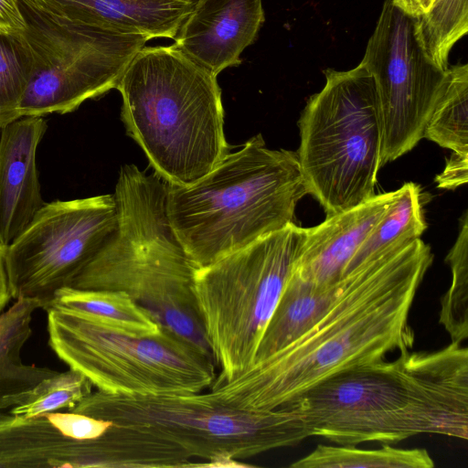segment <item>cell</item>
I'll return each mask as SVG.
<instances>
[{"label": "cell", "mask_w": 468, "mask_h": 468, "mask_svg": "<svg viewBox=\"0 0 468 468\" xmlns=\"http://www.w3.org/2000/svg\"><path fill=\"white\" fill-rule=\"evenodd\" d=\"M116 224L113 194L46 203L6 248L12 299L36 300L47 310Z\"/></svg>", "instance_id": "11"}, {"label": "cell", "mask_w": 468, "mask_h": 468, "mask_svg": "<svg viewBox=\"0 0 468 468\" xmlns=\"http://www.w3.org/2000/svg\"><path fill=\"white\" fill-rule=\"evenodd\" d=\"M116 89L127 133L165 183L192 185L229 153L217 75L175 44L144 46Z\"/></svg>", "instance_id": "4"}, {"label": "cell", "mask_w": 468, "mask_h": 468, "mask_svg": "<svg viewBox=\"0 0 468 468\" xmlns=\"http://www.w3.org/2000/svg\"><path fill=\"white\" fill-rule=\"evenodd\" d=\"M278 409L310 437L339 445L397 443L419 434L468 439V349L410 350L340 372Z\"/></svg>", "instance_id": "2"}, {"label": "cell", "mask_w": 468, "mask_h": 468, "mask_svg": "<svg viewBox=\"0 0 468 468\" xmlns=\"http://www.w3.org/2000/svg\"><path fill=\"white\" fill-rule=\"evenodd\" d=\"M344 285L345 276L336 283L316 285L292 272L260 341L254 363L267 358L309 331L329 311Z\"/></svg>", "instance_id": "17"}, {"label": "cell", "mask_w": 468, "mask_h": 468, "mask_svg": "<svg viewBox=\"0 0 468 468\" xmlns=\"http://www.w3.org/2000/svg\"><path fill=\"white\" fill-rule=\"evenodd\" d=\"M264 21L262 0H196L175 45L218 76L241 63Z\"/></svg>", "instance_id": "13"}, {"label": "cell", "mask_w": 468, "mask_h": 468, "mask_svg": "<svg viewBox=\"0 0 468 468\" xmlns=\"http://www.w3.org/2000/svg\"><path fill=\"white\" fill-rule=\"evenodd\" d=\"M424 138L468 154V65L450 66V78L424 132Z\"/></svg>", "instance_id": "23"}, {"label": "cell", "mask_w": 468, "mask_h": 468, "mask_svg": "<svg viewBox=\"0 0 468 468\" xmlns=\"http://www.w3.org/2000/svg\"><path fill=\"white\" fill-rule=\"evenodd\" d=\"M428 451L401 449L384 444L377 450H362L355 445H318L308 455L295 461L292 468H432Z\"/></svg>", "instance_id": "21"}, {"label": "cell", "mask_w": 468, "mask_h": 468, "mask_svg": "<svg viewBox=\"0 0 468 468\" xmlns=\"http://www.w3.org/2000/svg\"><path fill=\"white\" fill-rule=\"evenodd\" d=\"M446 261L452 271V283L441 299L439 322L451 337L462 344L468 337V211L461 219L458 237Z\"/></svg>", "instance_id": "24"}, {"label": "cell", "mask_w": 468, "mask_h": 468, "mask_svg": "<svg viewBox=\"0 0 468 468\" xmlns=\"http://www.w3.org/2000/svg\"><path fill=\"white\" fill-rule=\"evenodd\" d=\"M434 0H392V3L403 13L414 18L426 13Z\"/></svg>", "instance_id": "29"}, {"label": "cell", "mask_w": 468, "mask_h": 468, "mask_svg": "<svg viewBox=\"0 0 468 468\" xmlns=\"http://www.w3.org/2000/svg\"><path fill=\"white\" fill-rule=\"evenodd\" d=\"M48 308L87 313L134 335H152L163 329L145 310L119 292L63 287L56 292Z\"/></svg>", "instance_id": "20"}, {"label": "cell", "mask_w": 468, "mask_h": 468, "mask_svg": "<svg viewBox=\"0 0 468 468\" xmlns=\"http://www.w3.org/2000/svg\"><path fill=\"white\" fill-rule=\"evenodd\" d=\"M76 23L153 38L175 39L196 0H29Z\"/></svg>", "instance_id": "16"}, {"label": "cell", "mask_w": 468, "mask_h": 468, "mask_svg": "<svg viewBox=\"0 0 468 468\" xmlns=\"http://www.w3.org/2000/svg\"><path fill=\"white\" fill-rule=\"evenodd\" d=\"M48 125L44 117L23 116L0 130V247L28 226L42 199L37 150Z\"/></svg>", "instance_id": "14"}, {"label": "cell", "mask_w": 468, "mask_h": 468, "mask_svg": "<svg viewBox=\"0 0 468 468\" xmlns=\"http://www.w3.org/2000/svg\"><path fill=\"white\" fill-rule=\"evenodd\" d=\"M468 154L453 153L446 160L443 171L435 177L437 186L442 189H455L467 183Z\"/></svg>", "instance_id": "27"}, {"label": "cell", "mask_w": 468, "mask_h": 468, "mask_svg": "<svg viewBox=\"0 0 468 468\" xmlns=\"http://www.w3.org/2000/svg\"><path fill=\"white\" fill-rule=\"evenodd\" d=\"M0 130H1V128H0Z\"/></svg>", "instance_id": "31"}, {"label": "cell", "mask_w": 468, "mask_h": 468, "mask_svg": "<svg viewBox=\"0 0 468 468\" xmlns=\"http://www.w3.org/2000/svg\"><path fill=\"white\" fill-rule=\"evenodd\" d=\"M113 197V229L67 287L123 292L163 328L212 356L194 295L197 267L171 224L166 183L125 165Z\"/></svg>", "instance_id": "3"}, {"label": "cell", "mask_w": 468, "mask_h": 468, "mask_svg": "<svg viewBox=\"0 0 468 468\" xmlns=\"http://www.w3.org/2000/svg\"><path fill=\"white\" fill-rule=\"evenodd\" d=\"M5 249L0 247V314L4 311L10 299H12L5 271Z\"/></svg>", "instance_id": "30"}, {"label": "cell", "mask_w": 468, "mask_h": 468, "mask_svg": "<svg viewBox=\"0 0 468 468\" xmlns=\"http://www.w3.org/2000/svg\"><path fill=\"white\" fill-rule=\"evenodd\" d=\"M37 301L17 299L0 314V410L25 403L34 388L58 371L27 365L21 351L31 335V321Z\"/></svg>", "instance_id": "18"}, {"label": "cell", "mask_w": 468, "mask_h": 468, "mask_svg": "<svg viewBox=\"0 0 468 468\" xmlns=\"http://www.w3.org/2000/svg\"><path fill=\"white\" fill-rule=\"evenodd\" d=\"M91 382L80 372L69 368L43 379L29 399L11 408L9 413L24 419L47 412L72 410L92 391Z\"/></svg>", "instance_id": "26"}, {"label": "cell", "mask_w": 468, "mask_h": 468, "mask_svg": "<svg viewBox=\"0 0 468 468\" xmlns=\"http://www.w3.org/2000/svg\"><path fill=\"white\" fill-rule=\"evenodd\" d=\"M372 75L382 122L381 166L412 150L445 91L441 71L424 57L413 18L385 0L361 62Z\"/></svg>", "instance_id": "12"}, {"label": "cell", "mask_w": 468, "mask_h": 468, "mask_svg": "<svg viewBox=\"0 0 468 468\" xmlns=\"http://www.w3.org/2000/svg\"><path fill=\"white\" fill-rule=\"evenodd\" d=\"M32 68V56L22 34L0 32V128L19 118Z\"/></svg>", "instance_id": "25"}, {"label": "cell", "mask_w": 468, "mask_h": 468, "mask_svg": "<svg viewBox=\"0 0 468 468\" xmlns=\"http://www.w3.org/2000/svg\"><path fill=\"white\" fill-rule=\"evenodd\" d=\"M432 261L420 238L354 269L309 331L234 378H215L209 391L239 408L272 410L340 372L411 349L410 312Z\"/></svg>", "instance_id": "1"}, {"label": "cell", "mask_w": 468, "mask_h": 468, "mask_svg": "<svg viewBox=\"0 0 468 468\" xmlns=\"http://www.w3.org/2000/svg\"><path fill=\"white\" fill-rule=\"evenodd\" d=\"M306 189L296 152L261 134L192 185L166 183L171 224L197 268L294 222Z\"/></svg>", "instance_id": "5"}, {"label": "cell", "mask_w": 468, "mask_h": 468, "mask_svg": "<svg viewBox=\"0 0 468 468\" xmlns=\"http://www.w3.org/2000/svg\"><path fill=\"white\" fill-rule=\"evenodd\" d=\"M306 229L294 222L197 268L194 295L207 341L227 380L254 363L264 330L301 254Z\"/></svg>", "instance_id": "8"}, {"label": "cell", "mask_w": 468, "mask_h": 468, "mask_svg": "<svg viewBox=\"0 0 468 468\" xmlns=\"http://www.w3.org/2000/svg\"><path fill=\"white\" fill-rule=\"evenodd\" d=\"M397 190L378 194L346 210L326 215L307 236L292 273L303 281L328 285L340 282L351 259L383 216Z\"/></svg>", "instance_id": "15"}, {"label": "cell", "mask_w": 468, "mask_h": 468, "mask_svg": "<svg viewBox=\"0 0 468 468\" xmlns=\"http://www.w3.org/2000/svg\"><path fill=\"white\" fill-rule=\"evenodd\" d=\"M26 27L18 0H0V32L10 35L22 34Z\"/></svg>", "instance_id": "28"}, {"label": "cell", "mask_w": 468, "mask_h": 468, "mask_svg": "<svg viewBox=\"0 0 468 468\" xmlns=\"http://www.w3.org/2000/svg\"><path fill=\"white\" fill-rule=\"evenodd\" d=\"M48 345L97 389L127 395L201 392L214 382L213 357L163 328L134 335L87 313L48 308Z\"/></svg>", "instance_id": "9"}, {"label": "cell", "mask_w": 468, "mask_h": 468, "mask_svg": "<svg viewBox=\"0 0 468 468\" xmlns=\"http://www.w3.org/2000/svg\"><path fill=\"white\" fill-rule=\"evenodd\" d=\"M413 31L426 59L447 70L452 48L468 32V0H434L426 13L413 18Z\"/></svg>", "instance_id": "22"}, {"label": "cell", "mask_w": 468, "mask_h": 468, "mask_svg": "<svg viewBox=\"0 0 468 468\" xmlns=\"http://www.w3.org/2000/svg\"><path fill=\"white\" fill-rule=\"evenodd\" d=\"M22 37L32 56V75L19 117L65 114L116 89L134 56L150 40L53 16L18 0Z\"/></svg>", "instance_id": "10"}, {"label": "cell", "mask_w": 468, "mask_h": 468, "mask_svg": "<svg viewBox=\"0 0 468 468\" xmlns=\"http://www.w3.org/2000/svg\"><path fill=\"white\" fill-rule=\"evenodd\" d=\"M324 74V88L299 119L296 154L306 193L332 215L375 196L382 122L373 77L362 63Z\"/></svg>", "instance_id": "7"}, {"label": "cell", "mask_w": 468, "mask_h": 468, "mask_svg": "<svg viewBox=\"0 0 468 468\" xmlns=\"http://www.w3.org/2000/svg\"><path fill=\"white\" fill-rule=\"evenodd\" d=\"M427 228L420 189L405 183L348 263L344 276L360 265L420 238Z\"/></svg>", "instance_id": "19"}, {"label": "cell", "mask_w": 468, "mask_h": 468, "mask_svg": "<svg viewBox=\"0 0 468 468\" xmlns=\"http://www.w3.org/2000/svg\"><path fill=\"white\" fill-rule=\"evenodd\" d=\"M115 424L150 428L180 445L193 467H250L239 460L294 446L310 437L291 411L239 408L212 392L127 395L97 389L72 410Z\"/></svg>", "instance_id": "6"}]
</instances>
